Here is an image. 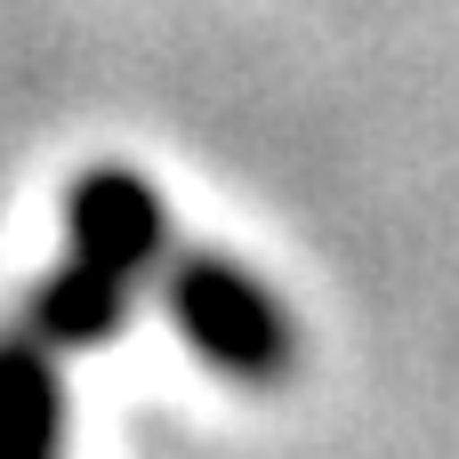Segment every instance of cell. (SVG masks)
<instances>
[{
    "label": "cell",
    "instance_id": "obj_1",
    "mask_svg": "<svg viewBox=\"0 0 459 459\" xmlns=\"http://www.w3.org/2000/svg\"><path fill=\"white\" fill-rule=\"evenodd\" d=\"M161 299H169V323L194 355H210L226 379L242 387H274L290 363H299V323L290 307L250 274L234 266L226 250H169L161 258Z\"/></svg>",
    "mask_w": 459,
    "mask_h": 459
},
{
    "label": "cell",
    "instance_id": "obj_2",
    "mask_svg": "<svg viewBox=\"0 0 459 459\" xmlns=\"http://www.w3.org/2000/svg\"><path fill=\"white\" fill-rule=\"evenodd\" d=\"M65 258H89L121 282H145L169 258V210L153 194V178L97 161L65 186Z\"/></svg>",
    "mask_w": 459,
    "mask_h": 459
},
{
    "label": "cell",
    "instance_id": "obj_3",
    "mask_svg": "<svg viewBox=\"0 0 459 459\" xmlns=\"http://www.w3.org/2000/svg\"><path fill=\"white\" fill-rule=\"evenodd\" d=\"M129 290L121 274L89 266V258H65L32 282V307H24V331L40 347H113L129 331Z\"/></svg>",
    "mask_w": 459,
    "mask_h": 459
},
{
    "label": "cell",
    "instance_id": "obj_4",
    "mask_svg": "<svg viewBox=\"0 0 459 459\" xmlns=\"http://www.w3.org/2000/svg\"><path fill=\"white\" fill-rule=\"evenodd\" d=\"M65 452V387L56 347L32 331H0V459H56Z\"/></svg>",
    "mask_w": 459,
    "mask_h": 459
}]
</instances>
